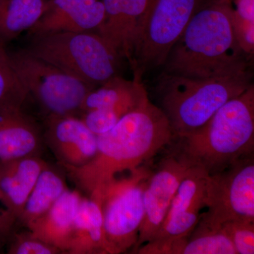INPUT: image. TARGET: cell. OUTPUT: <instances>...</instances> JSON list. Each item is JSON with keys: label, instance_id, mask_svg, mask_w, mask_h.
I'll return each instance as SVG.
<instances>
[{"label": "cell", "instance_id": "cell-21", "mask_svg": "<svg viewBox=\"0 0 254 254\" xmlns=\"http://www.w3.org/2000/svg\"><path fill=\"white\" fill-rule=\"evenodd\" d=\"M44 0H0V40L9 41L30 30L41 18Z\"/></svg>", "mask_w": 254, "mask_h": 254}, {"label": "cell", "instance_id": "cell-27", "mask_svg": "<svg viewBox=\"0 0 254 254\" xmlns=\"http://www.w3.org/2000/svg\"><path fill=\"white\" fill-rule=\"evenodd\" d=\"M16 220L9 213L4 195L0 190V240L4 242L12 234Z\"/></svg>", "mask_w": 254, "mask_h": 254}, {"label": "cell", "instance_id": "cell-11", "mask_svg": "<svg viewBox=\"0 0 254 254\" xmlns=\"http://www.w3.org/2000/svg\"><path fill=\"white\" fill-rule=\"evenodd\" d=\"M43 138L63 168L83 166L96 153V135L76 116L48 118Z\"/></svg>", "mask_w": 254, "mask_h": 254}, {"label": "cell", "instance_id": "cell-23", "mask_svg": "<svg viewBox=\"0 0 254 254\" xmlns=\"http://www.w3.org/2000/svg\"><path fill=\"white\" fill-rule=\"evenodd\" d=\"M28 95L0 40V108H21Z\"/></svg>", "mask_w": 254, "mask_h": 254}, {"label": "cell", "instance_id": "cell-14", "mask_svg": "<svg viewBox=\"0 0 254 254\" xmlns=\"http://www.w3.org/2000/svg\"><path fill=\"white\" fill-rule=\"evenodd\" d=\"M151 0H103L105 14L98 34L120 59L130 61L137 29Z\"/></svg>", "mask_w": 254, "mask_h": 254}, {"label": "cell", "instance_id": "cell-6", "mask_svg": "<svg viewBox=\"0 0 254 254\" xmlns=\"http://www.w3.org/2000/svg\"><path fill=\"white\" fill-rule=\"evenodd\" d=\"M204 0H151L133 41L129 63L134 78L165 64L170 50Z\"/></svg>", "mask_w": 254, "mask_h": 254}, {"label": "cell", "instance_id": "cell-15", "mask_svg": "<svg viewBox=\"0 0 254 254\" xmlns=\"http://www.w3.org/2000/svg\"><path fill=\"white\" fill-rule=\"evenodd\" d=\"M43 138L21 108H0V162L39 156Z\"/></svg>", "mask_w": 254, "mask_h": 254}, {"label": "cell", "instance_id": "cell-4", "mask_svg": "<svg viewBox=\"0 0 254 254\" xmlns=\"http://www.w3.org/2000/svg\"><path fill=\"white\" fill-rule=\"evenodd\" d=\"M251 70L211 78H190L162 73L159 99L175 138L201 128L227 101L252 85Z\"/></svg>", "mask_w": 254, "mask_h": 254}, {"label": "cell", "instance_id": "cell-13", "mask_svg": "<svg viewBox=\"0 0 254 254\" xmlns=\"http://www.w3.org/2000/svg\"><path fill=\"white\" fill-rule=\"evenodd\" d=\"M105 14L104 4L100 0H49L30 32L33 37L60 32H90L98 29Z\"/></svg>", "mask_w": 254, "mask_h": 254}, {"label": "cell", "instance_id": "cell-3", "mask_svg": "<svg viewBox=\"0 0 254 254\" xmlns=\"http://www.w3.org/2000/svg\"><path fill=\"white\" fill-rule=\"evenodd\" d=\"M176 138L180 155L208 175L253 155L254 85L222 105L199 129Z\"/></svg>", "mask_w": 254, "mask_h": 254}, {"label": "cell", "instance_id": "cell-20", "mask_svg": "<svg viewBox=\"0 0 254 254\" xmlns=\"http://www.w3.org/2000/svg\"><path fill=\"white\" fill-rule=\"evenodd\" d=\"M68 190L64 177L48 165L40 174L16 224L27 227L44 215Z\"/></svg>", "mask_w": 254, "mask_h": 254}, {"label": "cell", "instance_id": "cell-9", "mask_svg": "<svg viewBox=\"0 0 254 254\" xmlns=\"http://www.w3.org/2000/svg\"><path fill=\"white\" fill-rule=\"evenodd\" d=\"M199 222L219 227L224 222L240 220L254 222L253 155L237 160L226 168L207 174Z\"/></svg>", "mask_w": 254, "mask_h": 254}, {"label": "cell", "instance_id": "cell-26", "mask_svg": "<svg viewBox=\"0 0 254 254\" xmlns=\"http://www.w3.org/2000/svg\"><path fill=\"white\" fill-rule=\"evenodd\" d=\"M123 115L110 108H98L83 113L81 120L96 136L111 130Z\"/></svg>", "mask_w": 254, "mask_h": 254}, {"label": "cell", "instance_id": "cell-5", "mask_svg": "<svg viewBox=\"0 0 254 254\" xmlns=\"http://www.w3.org/2000/svg\"><path fill=\"white\" fill-rule=\"evenodd\" d=\"M94 87L118 76L120 58L91 32H60L33 37L26 50Z\"/></svg>", "mask_w": 254, "mask_h": 254}, {"label": "cell", "instance_id": "cell-18", "mask_svg": "<svg viewBox=\"0 0 254 254\" xmlns=\"http://www.w3.org/2000/svg\"><path fill=\"white\" fill-rule=\"evenodd\" d=\"M67 254H111L98 202L82 197L75 217Z\"/></svg>", "mask_w": 254, "mask_h": 254}, {"label": "cell", "instance_id": "cell-7", "mask_svg": "<svg viewBox=\"0 0 254 254\" xmlns=\"http://www.w3.org/2000/svg\"><path fill=\"white\" fill-rule=\"evenodd\" d=\"M151 173L142 165L125 178L114 179L90 198L98 202L111 254L133 248L144 216L143 193Z\"/></svg>", "mask_w": 254, "mask_h": 254}, {"label": "cell", "instance_id": "cell-19", "mask_svg": "<svg viewBox=\"0 0 254 254\" xmlns=\"http://www.w3.org/2000/svg\"><path fill=\"white\" fill-rule=\"evenodd\" d=\"M148 98L141 80L133 78L128 81L118 75L90 91L82 105L81 113L98 108H110L125 116Z\"/></svg>", "mask_w": 254, "mask_h": 254}, {"label": "cell", "instance_id": "cell-1", "mask_svg": "<svg viewBox=\"0 0 254 254\" xmlns=\"http://www.w3.org/2000/svg\"><path fill=\"white\" fill-rule=\"evenodd\" d=\"M175 138L165 113L148 98L109 131L97 136L96 153L91 161L78 168L64 169L76 186L91 196L119 174L142 166Z\"/></svg>", "mask_w": 254, "mask_h": 254}, {"label": "cell", "instance_id": "cell-2", "mask_svg": "<svg viewBox=\"0 0 254 254\" xmlns=\"http://www.w3.org/2000/svg\"><path fill=\"white\" fill-rule=\"evenodd\" d=\"M248 58L239 44L227 0H204L165 61L163 73L211 78L247 71Z\"/></svg>", "mask_w": 254, "mask_h": 254}, {"label": "cell", "instance_id": "cell-28", "mask_svg": "<svg viewBox=\"0 0 254 254\" xmlns=\"http://www.w3.org/2000/svg\"><path fill=\"white\" fill-rule=\"evenodd\" d=\"M3 242L1 240H0V251H1V247H2Z\"/></svg>", "mask_w": 254, "mask_h": 254}, {"label": "cell", "instance_id": "cell-8", "mask_svg": "<svg viewBox=\"0 0 254 254\" xmlns=\"http://www.w3.org/2000/svg\"><path fill=\"white\" fill-rule=\"evenodd\" d=\"M9 56L20 81L48 118L76 116L81 113L85 98L94 87L26 50Z\"/></svg>", "mask_w": 254, "mask_h": 254}, {"label": "cell", "instance_id": "cell-17", "mask_svg": "<svg viewBox=\"0 0 254 254\" xmlns=\"http://www.w3.org/2000/svg\"><path fill=\"white\" fill-rule=\"evenodd\" d=\"M83 195L68 190L41 218L26 228L32 236L67 254L75 217Z\"/></svg>", "mask_w": 254, "mask_h": 254}, {"label": "cell", "instance_id": "cell-12", "mask_svg": "<svg viewBox=\"0 0 254 254\" xmlns=\"http://www.w3.org/2000/svg\"><path fill=\"white\" fill-rule=\"evenodd\" d=\"M208 173L193 167L182 180L154 240H175L190 236L204 208L205 176Z\"/></svg>", "mask_w": 254, "mask_h": 254}, {"label": "cell", "instance_id": "cell-10", "mask_svg": "<svg viewBox=\"0 0 254 254\" xmlns=\"http://www.w3.org/2000/svg\"><path fill=\"white\" fill-rule=\"evenodd\" d=\"M192 168L176 150L162 159L150 173L143 193L144 216L133 253L156 236L180 184Z\"/></svg>", "mask_w": 254, "mask_h": 254}, {"label": "cell", "instance_id": "cell-24", "mask_svg": "<svg viewBox=\"0 0 254 254\" xmlns=\"http://www.w3.org/2000/svg\"><path fill=\"white\" fill-rule=\"evenodd\" d=\"M220 228L231 241L237 254H254V222L230 220L222 224Z\"/></svg>", "mask_w": 254, "mask_h": 254}, {"label": "cell", "instance_id": "cell-16", "mask_svg": "<svg viewBox=\"0 0 254 254\" xmlns=\"http://www.w3.org/2000/svg\"><path fill=\"white\" fill-rule=\"evenodd\" d=\"M48 165L40 156L0 162V190L16 222L40 174Z\"/></svg>", "mask_w": 254, "mask_h": 254}, {"label": "cell", "instance_id": "cell-25", "mask_svg": "<svg viewBox=\"0 0 254 254\" xmlns=\"http://www.w3.org/2000/svg\"><path fill=\"white\" fill-rule=\"evenodd\" d=\"M7 254H60L61 251L32 236L29 232H16L10 235Z\"/></svg>", "mask_w": 254, "mask_h": 254}, {"label": "cell", "instance_id": "cell-22", "mask_svg": "<svg viewBox=\"0 0 254 254\" xmlns=\"http://www.w3.org/2000/svg\"><path fill=\"white\" fill-rule=\"evenodd\" d=\"M182 254H237V252L220 227H210L198 222L187 238Z\"/></svg>", "mask_w": 254, "mask_h": 254}]
</instances>
